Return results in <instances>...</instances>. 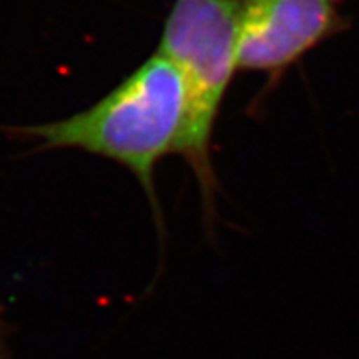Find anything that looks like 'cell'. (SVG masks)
I'll list each match as a JSON object with an SVG mask.
<instances>
[{"label": "cell", "instance_id": "obj_3", "mask_svg": "<svg viewBox=\"0 0 359 359\" xmlns=\"http://www.w3.org/2000/svg\"><path fill=\"white\" fill-rule=\"evenodd\" d=\"M348 0H243L238 70L263 75L262 98L308 53L351 25Z\"/></svg>", "mask_w": 359, "mask_h": 359}, {"label": "cell", "instance_id": "obj_1", "mask_svg": "<svg viewBox=\"0 0 359 359\" xmlns=\"http://www.w3.org/2000/svg\"><path fill=\"white\" fill-rule=\"evenodd\" d=\"M188 120L187 82L158 50L88 109L65 118L13 127L37 151L79 150L114 161L137 178L165 243V218L155 185L160 161L182 151Z\"/></svg>", "mask_w": 359, "mask_h": 359}, {"label": "cell", "instance_id": "obj_4", "mask_svg": "<svg viewBox=\"0 0 359 359\" xmlns=\"http://www.w3.org/2000/svg\"><path fill=\"white\" fill-rule=\"evenodd\" d=\"M11 331L6 320V311H4L2 304H0V359H12L11 354Z\"/></svg>", "mask_w": 359, "mask_h": 359}, {"label": "cell", "instance_id": "obj_2", "mask_svg": "<svg viewBox=\"0 0 359 359\" xmlns=\"http://www.w3.org/2000/svg\"><path fill=\"white\" fill-rule=\"evenodd\" d=\"M243 0H173L158 43L182 72L188 120L180 155L198 183L206 230L217 222L218 177L213 138L224 97L238 70V34Z\"/></svg>", "mask_w": 359, "mask_h": 359}]
</instances>
